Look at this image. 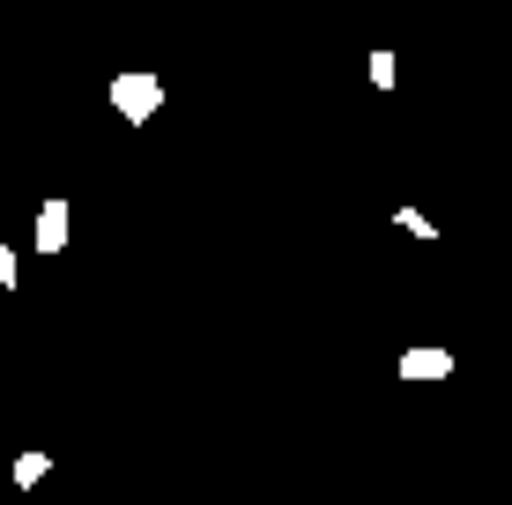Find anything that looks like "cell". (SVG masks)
Masks as SVG:
<instances>
[{"instance_id": "cell-5", "label": "cell", "mask_w": 512, "mask_h": 505, "mask_svg": "<svg viewBox=\"0 0 512 505\" xmlns=\"http://www.w3.org/2000/svg\"><path fill=\"white\" fill-rule=\"evenodd\" d=\"M45 476H52V454H38V446H30V454H15V491H38Z\"/></svg>"}, {"instance_id": "cell-3", "label": "cell", "mask_w": 512, "mask_h": 505, "mask_svg": "<svg viewBox=\"0 0 512 505\" xmlns=\"http://www.w3.org/2000/svg\"><path fill=\"white\" fill-rule=\"evenodd\" d=\"M67 223H75V208H67L60 194H52V201L38 208V231H30V246H38L45 260H52V253H67Z\"/></svg>"}, {"instance_id": "cell-7", "label": "cell", "mask_w": 512, "mask_h": 505, "mask_svg": "<svg viewBox=\"0 0 512 505\" xmlns=\"http://www.w3.org/2000/svg\"><path fill=\"white\" fill-rule=\"evenodd\" d=\"M0 290H15V246H0Z\"/></svg>"}, {"instance_id": "cell-2", "label": "cell", "mask_w": 512, "mask_h": 505, "mask_svg": "<svg viewBox=\"0 0 512 505\" xmlns=\"http://www.w3.org/2000/svg\"><path fill=\"white\" fill-rule=\"evenodd\" d=\"M401 379H409V387H446V379H461V357H453L446 342H409V350H401Z\"/></svg>"}, {"instance_id": "cell-6", "label": "cell", "mask_w": 512, "mask_h": 505, "mask_svg": "<svg viewBox=\"0 0 512 505\" xmlns=\"http://www.w3.org/2000/svg\"><path fill=\"white\" fill-rule=\"evenodd\" d=\"M394 223H401V231H409V238H423V246H431V238H438V223L423 216V208H409V201L394 208Z\"/></svg>"}, {"instance_id": "cell-4", "label": "cell", "mask_w": 512, "mask_h": 505, "mask_svg": "<svg viewBox=\"0 0 512 505\" xmlns=\"http://www.w3.org/2000/svg\"><path fill=\"white\" fill-rule=\"evenodd\" d=\"M372 90H379V97H394V90H401V60H394V45H372Z\"/></svg>"}, {"instance_id": "cell-1", "label": "cell", "mask_w": 512, "mask_h": 505, "mask_svg": "<svg viewBox=\"0 0 512 505\" xmlns=\"http://www.w3.org/2000/svg\"><path fill=\"white\" fill-rule=\"evenodd\" d=\"M112 112L127 119V127H149L156 112H164V75H156V67H127V75H112Z\"/></svg>"}]
</instances>
